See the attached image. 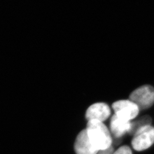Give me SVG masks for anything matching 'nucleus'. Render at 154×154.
Wrapping results in <instances>:
<instances>
[{"label": "nucleus", "instance_id": "0eeeda50", "mask_svg": "<svg viewBox=\"0 0 154 154\" xmlns=\"http://www.w3.org/2000/svg\"><path fill=\"white\" fill-rule=\"evenodd\" d=\"M110 127L113 136L116 138H119L129 132L131 127V122L114 114L111 119Z\"/></svg>", "mask_w": 154, "mask_h": 154}, {"label": "nucleus", "instance_id": "f257e3e1", "mask_svg": "<svg viewBox=\"0 0 154 154\" xmlns=\"http://www.w3.org/2000/svg\"><path fill=\"white\" fill-rule=\"evenodd\" d=\"M88 138L98 150L109 149L112 146V138L107 127L102 122L91 120L87 123Z\"/></svg>", "mask_w": 154, "mask_h": 154}, {"label": "nucleus", "instance_id": "39448f33", "mask_svg": "<svg viewBox=\"0 0 154 154\" xmlns=\"http://www.w3.org/2000/svg\"><path fill=\"white\" fill-rule=\"evenodd\" d=\"M111 115V110L108 105L100 102L91 105L86 110L85 118L89 121L95 120L102 122L106 121Z\"/></svg>", "mask_w": 154, "mask_h": 154}, {"label": "nucleus", "instance_id": "6e6552de", "mask_svg": "<svg viewBox=\"0 0 154 154\" xmlns=\"http://www.w3.org/2000/svg\"><path fill=\"white\" fill-rule=\"evenodd\" d=\"M151 123V119L149 116H146L141 118L138 121L134 122H131V127L129 132H128L129 134L134 135L135 132L139 129L140 127L150 125Z\"/></svg>", "mask_w": 154, "mask_h": 154}, {"label": "nucleus", "instance_id": "7ed1b4c3", "mask_svg": "<svg viewBox=\"0 0 154 154\" xmlns=\"http://www.w3.org/2000/svg\"><path fill=\"white\" fill-rule=\"evenodd\" d=\"M130 100L137 105L139 110L149 108L154 103V88L149 85L138 88L130 95Z\"/></svg>", "mask_w": 154, "mask_h": 154}, {"label": "nucleus", "instance_id": "20e7f679", "mask_svg": "<svg viewBox=\"0 0 154 154\" xmlns=\"http://www.w3.org/2000/svg\"><path fill=\"white\" fill-rule=\"evenodd\" d=\"M112 108L116 115L128 121L136 118L140 110L138 106L130 100L116 101L112 105Z\"/></svg>", "mask_w": 154, "mask_h": 154}, {"label": "nucleus", "instance_id": "423d86ee", "mask_svg": "<svg viewBox=\"0 0 154 154\" xmlns=\"http://www.w3.org/2000/svg\"><path fill=\"white\" fill-rule=\"evenodd\" d=\"M74 147L76 154H97L99 151L91 143L86 129L78 134Z\"/></svg>", "mask_w": 154, "mask_h": 154}, {"label": "nucleus", "instance_id": "9d476101", "mask_svg": "<svg viewBox=\"0 0 154 154\" xmlns=\"http://www.w3.org/2000/svg\"><path fill=\"white\" fill-rule=\"evenodd\" d=\"M114 152V149L113 147L111 146L109 149L99 150L97 154H113Z\"/></svg>", "mask_w": 154, "mask_h": 154}, {"label": "nucleus", "instance_id": "f03ea898", "mask_svg": "<svg viewBox=\"0 0 154 154\" xmlns=\"http://www.w3.org/2000/svg\"><path fill=\"white\" fill-rule=\"evenodd\" d=\"M154 143V127L147 125L135 132L131 141L132 147L137 151L149 148Z\"/></svg>", "mask_w": 154, "mask_h": 154}, {"label": "nucleus", "instance_id": "1a4fd4ad", "mask_svg": "<svg viewBox=\"0 0 154 154\" xmlns=\"http://www.w3.org/2000/svg\"><path fill=\"white\" fill-rule=\"evenodd\" d=\"M113 154H132V151L128 146H123L118 149Z\"/></svg>", "mask_w": 154, "mask_h": 154}]
</instances>
